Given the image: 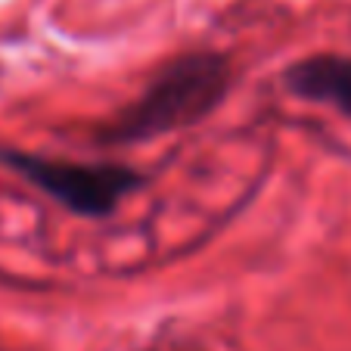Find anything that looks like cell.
<instances>
[{"label":"cell","mask_w":351,"mask_h":351,"mask_svg":"<svg viewBox=\"0 0 351 351\" xmlns=\"http://www.w3.org/2000/svg\"><path fill=\"white\" fill-rule=\"evenodd\" d=\"M233 69L221 53L171 60L146 90L97 131L99 146H134L206 121L230 93Z\"/></svg>","instance_id":"6da1fadb"},{"label":"cell","mask_w":351,"mask_h":351,"mask_svg":"<svg viewBox=\"0 0 351 351\" xmlns=\"http://www.w3.org/2000/svg\"><path fill=\"white\" fill-rule=\"evenodd\" d=\"M0 165L81 218H109L143 186V174L121 162H69L0 146Z\"/></svg>","instance_id":"7a4b0ae2"},{"label":"cell","mask_w":351,"mask_h":351,"mask_svg":"<svg viewBox=\"0 0 351 351\" xmlns=\"http://www.w3.org/2000/svg\"><path fill=\"white\" fill-rule=\"evenodd\" d=\"M283 84L292 97L324 103L351 119V56L314 53L298 60L283 72Z\"/></svg>","instance_id":"3957f363"}]
</instances>
